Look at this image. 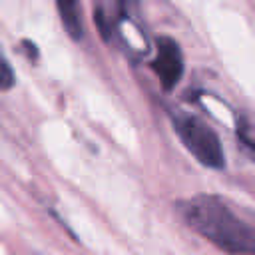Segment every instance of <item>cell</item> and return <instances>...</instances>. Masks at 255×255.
Returning <instances> with one entry per match:
<instances>
[{
    "label": "cell",
    "instance_id": "cell-2",
    "mask_svg": "<svg viewBox=\"0 0 255 255\" xmlns=\"http://www.w3.org/2000/svg\"><path fill=\"white\" fill-rule=\"evenodd\" d=\"M173 128L183 141V145L189 149V153L207 167H223L225 155L223 145L219 141V135L199 118H193L189 114H177L173 116Z\"/></svg>",
    "mask_w": 255,
    "mask_h": 255
},
{
    "label": "cell",
    "instance_id": "cell-5",
    "mask_svg": "<svg viewBox=\"0 0 255 255\" xmlns=\"http://www.w3.org/2000/svg\"><path fill=\"white\" fill-rule=\"evenodd\" d=\"M14 86V70L0 54V90H10Z\"/></svg>",
    "mask_w": 255,
    "mask_h": 255
},
{
    "label": "cell",
    "instance_id": "cell-3",
    "mask_svg": "<svg viewBox=\"0 0 255 255\" xmlns=\"http://www.w3.org/2000/svg\"><path fill=\"white\" fill-rule=\"evenodd\" d=\"M151 68L157 74L163 90H171L179 82L183 74V56H181V48L173 38L157 40V56L151 62Z\"/></svg>",
    "mask_w": 255,
    "mask_h": 255
},
{
    "label": "cell",
    "instance_id": "cell-7",
    "mask_svg": "<svg viewBox=\"0 0 255 255\" xmlns=\"http://www.w3.org/2000/svg\"><path fill=\"white\" fill-rule=\"evenodd\" d=\"M24 46L28 48V52H30V58H32V60H36V56H38V52H36V48H34V46H32V44H30L28 40L24 42Z\"/></svg>",
    "mask_w": 255,
    "mask_h": 255
},
{
    "label": "cell",
    "instance_id": "cell-4",
    "mask_svg": "<svg viewBox=\"0 0 255 255\" xmlns=\"http://www.w3.org/2000/svg\"><path fill=\"white\" fill-rule=\"evenodd\" d=\"M60 18L68 30V34L76 40L82 38V20H80V8H78V0H56Z\"/></svg>",
    "mask_w": 255,
    "mask_h": 255
},
{
    "label": "cell",
    "instance_id": "cell-6",
    "mask_svg": "<svg viewBox=\"0 0 255 255\" xmlns=\"http://www.w3.org/2000/svg\"><path fill=\"white\" fill-rule=\"evenodd\" d=\"M237 133H239V137H241L243 145H245V147H249V149L255 153V129H253L249 124H239Z\"/></svg>",
    "mask_w": 255,
    "mask_h": 255
},
{
    "label": "cell",
    "instance_id": "cell-1",
    "mask_svg": "<svg viewBox=\"0 0 255 255\" xmlns=\"http://www.w3.org/2000/svg\"><path fill=\"white\" fill-rule=\"evenodd\" d=\"M181 213L189 227L221 251L255 255V225L241 219L225 199L217 195H195L181 203Z\"/></svg>",
    "mask_w": 255,
    "mask_h": 255
}]
</instances>
